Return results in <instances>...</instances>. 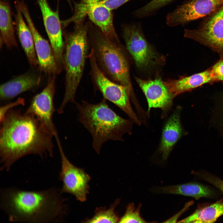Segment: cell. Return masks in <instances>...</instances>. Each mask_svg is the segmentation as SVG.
Listing matches in <instances>:
<instances>
[{
    "instance_id": "obj_6",
    "label": "cell",
    "mask_w": 223,
    "mask_h": 223,
    "mask_svg": "<svg viewBox=\"0 0 223 223\" xmlns=\"http://www.w3.org/2000/svg\"><path fill=\"white\" fill-rule=\"evenodd\" d=\"M90 72L95 89L99 91L103 98L112 103L124 112L136 124L141 122L131 105L129 93L124 86L112 81L100 70L96 63L93 50L88 55Z\"/></svg>"
},
{
    "instance_id": "obj_25",
    "label": "cell",
    "mask_w": 223,
    "mask_h": 223,
    "mask_svg": "<svg viewBox=\"0 0 223 223\" xmlns=\"http://www.w3.org/2000/svg\"><path fill=\"white\" fill-rule=\"evenodd\" d=\"M141 205L137 208L133 203H129L127 206L125 212L120 218L119 223H146V222L141 216L140 210Z\"/></svg>"
},
{
    "instance_id": "obj_21",
    "label": "cell",
    "mask_w": 223,
    "mask_h": 223,
    "mask_svg": "<svg viewBox=\"0 0 223 223\" xmlns=\"http://www.w3.org/2000/svg\"><path fill=\"white\" fill-rule=\"evenodd\" d=\"M0 40L8 49L16 47L18 45L13 24L11 7L7 1L0 0Z\"/></svg>"
},
{
    "instance_id": "obj_8",
    "label": "cell",
    "mask_w": 223,
    "mask_h": 223,
    "mask_svg": "<svg viewBox=\"0 0 223 223\" xmlns=\"http://www.w3.org/2000/svg\"><path fill=\"white\" fill-rule=\"evenodd\" d=\"M55 138L61 160L59 174V179L62 183L61 192L71 194L77 200L85 202L89 193L90 177L83 169L75 166L70 161L64 153L59 136Z\"/></svg>"
},
{
    "instance_id": "obj_19",
    "label": "cell",
    "mask_w": 223,
    "mask_h": 223,
    "mask_svg": "<svg viewBox=\"0 0 223 223\" xmlns=\"http://www.w3.org/2000/svg\"><path fill=\"white\" fill-rule=\"evenodd\" d=\"M15 7L16 28L18 38L28 60L31 66L38 65L34 42L31 31L25 23L20 7L16 1Z\"/></svg>"
},
{
    "instance_id": "obj_5",
    "label": "cell",
    "mask_w": 223,
    "mask_h": 223,
    "mask_svg": "<svg viewBox=\"0 0 223 223\" xmlns=\"http://www.w3.org/2000/svg\"><path fill=\"white\" fill-rule=\"evenodd\" d=\"M88 39L100 70L112 81L125 86L134 100L129 60L123 45L108 39L98 27H89Z\"/></svg>"
},
{
    "instance_id": "obj_9",
    "label": "cell",
    "mask_w": 223,
    "mask_h": 223,
    "mask_svg": "<svg viewBox=\"0 0 223 223\" xmlns=\"http://www.w3.org/2000/svg\"><path fill=\"white\" fill-rule=\"evenodd\" d=\"M184 36L223 55V6L204 17L196 28L185 29Z\"/></svg>"
},
{
    "instance_id": "obj_24",
    "label": "cell",
    "mask_w": 223,
    "mask_h": 223,
    "mask_svg": "<svg viewBox=\"0 0 223 223\" xmlns=\"http://www.w3.org/2000/svg\"><path fill=\"white\" fill-rule=\"evenodd\" d=\"M173 0H151L144 6L135 11L134 15L139 18L149 16Z\"/></svg>"
},
{
    "instance_id": "obj_11",
    "label": "cell",
    "mask_w": 223,
    "mask_h": 223,
    "mask_svg": "<svg viewBox=\"0 0 223 223\" xmlns=\"http://www.w3.org/2000/svg\"><path fill=\"white\" fill-rule=\"evenodd\" d=\"M223 6V0H187L166 17L170 27L185 25L204 18Z\"/></svg>"
},
{
    "instance_id": "obj_14",
    "label": "cell",
    "mask_w": 223,
    "mask_h": 223,
    "mask_svg": "<svg viewBox=\"0 0 223 223\" xmlns=\"http://www.w3.org/2000/svg\"><path fill=\"white\" fill-rule=\"evenodd\" d=\"M135 79L146 98L148 112L151 108H158L165 114L171 109L174 97L164 81L160 78L144 80L136 77Z\"/></svg>"
},
{
    "instance_id": "obj_2",
    "label": "cell",
    "mask_w": 223,
    "mask_h": 223,
    "mask_svg": "<svg viewBox=\"0 0 223 223\" xmlns=\"http://www.w3.org/2000/svg\"><path fill=\"white\" fill-rule=\"evenodd\" d=\"M61 194L60 190L55 187L41 190L3 188L0 191L1 208L10 221L61 222L68 210Z\"/></svg>"
},
{
    "instance_id": "obj_30",
    "label": "cell",
    "mask_w": 223,
    "mask_h": 223,
    "mask_svg": "<svg viewBox=\"0 0 223 223\" xmlns=\"http://www.w3.org/2000/svg\"><path fill=\"white\" fill-rule=\"evenodd\" d=\"M192 203L191 202L190 203H188L187 204L186 203V206L184 207V208L180 212H179V213H177L176 214L174 215L171 218H169L168 220H166L164 222H176V221L177 220L179 217L181 215V214L182 213L184 212L186 209L189 206L192 204Z\"/></svg>"
},
{
    "instance_id": "obj_28",
    "label": "cell",
    "mask_w": 223,
    "mask_h": 223,
    "mask_svg": "<svg viewBox=\"0 0 223 223\" xmlns=\"http://www.w3.org/2000/svg\"><path fill=\"white\" fill-rule=\"evenodd\" d=\"M25 99L22 98H19L15 101L11 102L0 108V123L4 120L7 112L13 107L19 105H24L25 104Z\"/></svg>"
},
{
    "instance_id": "obj_7",
    "label": "cell",
    "mask_w": 223,
    "mask_h": 223,
    "mask_svg": "<svg viewBox=\"0 0 223 223\" xmlns=\"http://www.w3.org/2000/svg\"><path fill=\"white\" fill-rule=\"evenodd\" d=\"M122 35L127 50L139 68L147 70L163 62V57L147 42L140 25L134 24L124 25Z\"/></svg>"
},
{
    "instance_id": "obj_13",
    "label": "cell",
    "mask_w": 223,
    "mask_h": 223,
    "mask_svg": "<svg viewBox=\"0 0 223 223\" xmlns=\"http://www.w3.org/2000/svg\"><path fill=\"white\" fill-rule=\"evenodd\" d=\"M45 28L53 49L59 72L64 70V39L58 11H53L47 0H37Z\"/></svg>"
},
{
    "instance_id": "obj_16",
    "label": "cell",
    "mask_w": 223,
    "mask_h": 223,
    "mask_svg": "<svg viewBox=\"0 0 223 223\" xmlns=\"http://www.w3.org/2000/svg\"><path fill=\"white\" fill-rule=\"evenodd\" d=\"M100 1L89 6L87 15L108 39L121 43L113 25L112 10L101 4Z\"/></svg>"
},
{
    "instance_id": "obj_10",
    "label": "cell",
    "mask_w": 223,
    "mask_h": 223,
    "mask_svg": "<svg viewBox=\"0 0 223 223\" xmlns=\"http://www.w3.org/2000/svg\"><path fill=\"white\" fill-rule=\"evenodd\" d=\"M56 76L53 75L48 77L46 86L33 98L24 113L35 117L44 129L55 137L58 136L53 121L55 110L53 99Z\"/></svg>"
},
{
    "instance_id": "obj_18",
    "label": "cell",
    "mask_w": 223,
    "mask_h": 223,
    "mask_svg": "<svg viewBox=\"0 0 223 223\" xmlns=\"http://www.w3.org/2000/svg\"><path fill=\"white\" fill-rule=\"evenodd\" d=\"M164 82L174 97L205 84L214 82L209 68L199 73L190 76H181L177 80L168 79Z\"/></svg>"
},
{
    "instance_id": "obj_20",
    "label": "cell",
    "mask_w": 223,
    "mask_h": 223,
    "mask_svg": "<svg viewBox=\"0 0 223 223\" xmlns=\"http://www.w3.org/2000/svg\"><path fill=\"white\" fill-rule=\"evenodd\" d=\"M156 191L161 193L191 197L196 199L202 197H211L214 195L213 191L208 187L195 182L160 187L157 188Z\"/></svg>"
},
{
    "instance_id": "obj_23",
    "label": "cell",
    "mask_w": 223,
    "mask_h": 223,
    "mask_svg": "<svg viewBox=\"0 0 223 223\" xmlns=\"http://www.w3.org/2000/svg\"><path fill=\"white\" fill-rule=\"evenodd\" d=\"M120 199H116L107 208L106 207L97 208L94 211V215L90 218H86L85 223H112L118 222L120 218L115 211L119 204Z\"/></svg>"
},
{
    "instance_id": "obj_15",
    "label": "cell",
    "mask_w": 223,
    "mask_h": 223,
    "mask_svg": "<svg viewBox=\"0 0 223 223\" xmlns=\"http://www.w3.org/2000/svg\"><path fill=\"white\" fill-rule=\"evenodd\" d=\"M41 77L35 73L27 72L2 84L0 87V99L6 101L12 99L20 94L37 87Z\"/></svg>"
},
{
    "instance_id": "obj_4",
    "label": "cell",
    "mask_w": 223,
    "mask_h": 223,
    "mask_svg": "<svg viewBox=\"0 0 223 223\" xmlns=\"http://www.w3.org/2000/svg\"><path fill=\"white\" fill-rule=\"evenodd\" d=\"M84 21L75 24L72 31H63L64 49L65 90L62 102L57 112L62 113L69 103H75L76 93L82 77L90 49L88 30L89 24Z\"/></svg>"
},
{
    "instance_id": "obj_12",
    "label": "cell",
    "mask_w": 223,
    "mask_h": 223,
    "mask_svg": "<svg viewBox=\"0 0 223 223\" xmlns=\"http://www.w3.org/2000/svg\"><path fill=\"white\" fill-rule=\"evenodd\" d=\"M18 3L33 36L40 70L48 77L59 74L60 72L50 44L41 36L37 30L24 1L19 0Z\"/></svg>"
},
{
    "instance_id": "obj_31",
    "label": "cell",
    "mask_w": 223,
    "mask_h": 223,
    "mask_svg": "<svg viewBox=\"0 0 223 223\" xmlns=\"http://www.w3.org/2000/svg\"><path fill=\"white\" fill-rule=\"evenodd\" d=\"M69 3V4H70V7H72V4H71V0H67Z\"/></svg>"
},
{
    "instance_id": "obj_17",
    "label": "cell",
    "mask_w": 223,
    "mask_h": 223,
    "mask_svg": "<svg viewBox=\"0 0 223 223\" xmlns=\"http://www.w3.org/2000/svg\"><path fill=\"white\" fill-rule=\"evenodd\" d=\"M182 134L178 108L175 110L167 121L163 130L159 149L163 160L167 159L173 146Z\"/></svg>"
},
{
    "instance_id": "obj_3",
    "label": "cell",
    "mask_w": 223,
    "mask_h": 223,
    "mask_svg": "<svg viewBox=\"0 0 223 223\" xmlns=\"http://www.w3.org/2000/svg\"><path fill=\"white\" fill-rule=\"evenodd\" d=\"M106 100L103 98L96 104L83 100L75 103L78 120L90 134L93 148L98 155L106 142L124 141L125 134H131L134 122L118 115L108 106Z\"/></svg>"
},
{
    "instance_id": "obj_29",
    "label": "cell",
    "mask_w": 223,
    "mask_h": 223,
    "mask_svg": "<svg viewBox=\"0 0 223 223\" xmlns=\"http://www.w3.org/2000/svg\"><path fill=\"white\" fill-rule=\"evenodd\" d=\"M130 0H102L100 3L111 10L116 9Z\"/></svg>"
},
{
    "instance_id": "obj_1",
    "label": "cell",
    "mask_w": 223,
    "mask_h": 223,
    "mask_svg": "<svg viewBox=\"0 0 223 223\" xmlns=\"http://www.w3.org/2000/svg\"><path fill=\"white\" fill-rule=\"evenodd\" d=\"M53 136L33 116L11 109L1 123V169L9 171L15 162L29 155L52 157Z\"/></svg>"
},
{
    "instance_id": "obj_26",
    "label": "cell",
    "mask_w": 223,
    "mask_h": 223,
    "mask_svg": "<svg viewBox=\"0 0 223 223\" xmlns=\"http://www.w3.org/2000/svg\"><path fill=\"white\" fill-rule=\"evenodd\" d=\"M192 173L197 178L212 185L223 194V180L217 177L204 171H193Z\"/></svg>"
},
{
    "instance_id": "obj_27",
    "label": "cell",
    "mask_w": 223,
    "mask_h": 223,
    "mask_svg": "<svg viewBox=\"0 0 223 223\" xmlns=\"http://www.w3.org/2000/svg\"><path fill=\"white\" fill-rule=\"evenodd\" d=\"M210 68L214 82H221L223 84V55H220L219 59Z\"/></svg>"
},
{
    "instance_id": "obj_22",
    "label": "cell",
    "mask_w": 223,
    "mask_h": 223,
    "mask_svg": "<svg viewBox=\"0 0 223 223\" xmlns=\"http://www.w3.org/2000/svg\"><path fill=\"white\" fill-rule=\"evenodd\" d=\"M222 215H223V199L210 205L198 208L191 215L178 222L213 223Z\"/></svg>"
},
{
    "instance_id": "obj_32",
    "label": "cell",
    "mask_w": 223,
    "mask_h": 223,
    "mask_svg": "<svg viewBox=\"0 0 223 223\" xmlns=\"http://www.w3.org/2000/svg\"><path fill=\"white\" fill-rule=\"evenodd\" d=\"M5 0V1H7L8 0Z\"/></svg>"
}]
</instances>
